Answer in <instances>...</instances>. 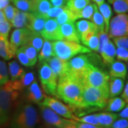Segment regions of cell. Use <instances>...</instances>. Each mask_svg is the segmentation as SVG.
<instances>
[{"mask_svg": "<svg viewBox=\"0 0 128 128\" xmlns=\"http://www.w3.org/2000/svg\"><path fill=\"white\" fill-rule=\"evenodd\" d=\"M83 86L81 80L68 73L58 78L57 96L70 108L80 109L82 108Z\"/></svg>", "mask_w": 128, "mask_h": 128, "instance_id": "cell-1", "label": "cell"}, {"mask_svg": "<svg viewBox=\"0 0 128 128\" xmlns=\"http://www.w3.org/2000/svg\"><path fill=\"white\" fill-rule=\"evenodd\" d=\"M38 114L30 103H22L15 110L12 120V128H36Z\"/></svg>", "mask_w": 128, "mask_h": 128, "instance_id": "cell-2", "label": "cell"}, {"mask_svg": "<svg viewBox=\"0 0 128 128\" xmlns=\"http://www.w3.org/2000/svg\"><path fill=\"white\" fill-rule=\"evenodd\" d=\"M54 56L61 59H71L76 56L80 54H89L91 50L74 41L57 40L52 42Z\"/></svg>", "mask_w": 128, "mask_h": 128, "instance_id": "cell-3", "label": "cell"}, {"mask_svg": "<svg viewBox=\"0 0 128 128\" xmlns=\"http://www.w3.org/2000/svg\"><path fill=\"white\" fill-rule=\"evenodd\" d=\"M18 96L19 91L15 90L12 87L10 80L0 86V125L8 121L12 108Z\"/></svg>", "mask_w": 128, "mask_h": 128, "instance_id": "cell-4", "label": "cell"}, {"mask_svg": "<svg viewBox=\"0 0 128 128\" xmlns=\"http://www.w3.org/2000/svg\"><path fill=\"white\" fill-rule=\"evenodd\" d=\"M82 108H105L109 98L108 90L83 85Z\"/></svg>", "mask_w": 128, "mask_h": 128, "instance_id": "cell-5", "label": "cell"}, {"mask_svg": "<svg viewBox=\"0 0 128 128\" xmlns=\"http://www.w3.org/2000/svg\"><path fill=\"white\" fill-rule=\"evenodd\" d=\"M110 76L106 71L91 65L83 75L81 81L85 86L98 88L108 90Z\"/></svg>", "mask_w": 128, "mask_h": 128, "instance_id": "cell-6", "label": "cell"}, {"mask_svg": "<svg viewBox=\"0 0 128 128\" xmlns=\"http://www.w3.org/2000/svg\"><path fill=\"white\" fill-rule=\"evenodd\" d=\"M39 78L41 86L46 94L57 97V76L53 72L47 62L41 63L39 68Z\"/></svg>", "mask_w": 128, "mask_h": 128, "instance_id": "cell-7", "label": "cell"}, {"mask_svg": "<svg viewBox=\"0 0 128 128\" xmlns=\"http://www.w3.org/2000/svg\"><path fill=\"white\" fill-rule=\"evenodd\" d=\"M41 105L42 118L47 124L54 128H75L77 121L67 119L56 114L46 106Z\"/></svg>", "mask_w": 128, "mask_h": 128, "instance_id": "cell-8", "label": "cell"}, {"mask_svg": "<svg viewBox=\"0 0 128 128\" xmlns=\"http://www.w3.org/2000/svg\"><path fill=\"white\" fill-rule=\"evenodd\" d=\"M40 105L50 108L56 114L65 118L74 120L76 118V115L73 113V110L70 106L64 104L63 102L56 99L54 97L45 96Z\"/></svg>", "mask_w": 128, "mask_h": 128, "instance_id": "cell-9", "label": "cell"}, {"mask_svg": "<svg viewBox=\"0 0 128 128\" xmlns=\"http://www.w3.org/2000/svg\"><path fill=\"white\" fill-rule=\"evenodd\" d=\"M68 61L69 74L81 80L83 75L90 68L92 63L90 60L88 55H77L74 56Z\"/></svg>", "mask_w": 128, "mask_h": 128, "instance_id": "cell-10", "label": "cell"}, {"mask_svg": "<svg viewBox=\"0 0 128 128\" xmlns=\"http://www.w3.org/2000/svg\"><path fill=\"white\" fill-rule=\"evenodd\" d=\"M109 37L122 36L128 35V16L127 14H120L110 19L109 24Z\"/></svg>", "mask_w": 128, "mask_h": 128, "instance_id": "cell-11", "label": "cell"}, {"mask_svg": "<svg viewBox=\"0 0 128 128\" xmlns=\"http://www.w3.org/2000/svg\"><path fill=\"white\" fill-rule=\"evenodd\" d=\"M41 36L44 39L49 41L60 40L59 34V24L55 18H48L44 24Z\"/></svg>", "mask_w": 128, "mask_h": 128, "instance_id": "cell-12", "label": "cell"}, {"mask_svg": "<svg viewBox=\"0 0 128 128\" xmlns=\"http://www.w3.org/2000/svg\"><path fill=\"white\" fill-rule=\"evenodd\" d=\"M47 64L50 66L57 78L62 77L69 72L68 61L61 59L56 56H53L48 60Z\"/></svg>", "mask_w": 128, "mask_h": 128, "instance_id": "cell-13", "label": "cell"}, {"mask_svg": "<svg viewBox=\"0 0 128 128\" xmlns=\"http://www.w3.org/2000/svg\"><path fill=\"white\" fill-rule=\"evenodd\" d=\"M59 34L60 40L77 43H80V41L74 23H66L59 25Z\"/></svg>", "mask_w": 128, "mask_h": 128, "instance_id": "cell-14", "label": "cell"}, {"mask_svg": "<svg viewBox=\"0 0 128 128\" xmlns=\"http://www.w3.org/2000/svg\"><path fill=\"white\" fill-rule=\"evenodd\" d=\"M30 30L26 27L16 28L12 32L10 37V44L15 50L26 44Z\"/></svg>", "mask_w": 128, "mask_h": 128, "instance_id": "cell-15", "label": "cell"}, {"mask_svg": "<svg viewBox=\"0 0 128 128\" xmlns=\"http://www.w3.org/2000/svg\"><path fill=\"white\" fill-rule=\"evenodd\" d=\"M44 95L36 80H34L28 86L26 91V99L28 102L34 104L40 105L44 100Z\"/></svg>", "mask_w": 128, "mask_h": 128, "instance_id": "cell-16", "label": "cell"}, {"mask_svg": "<svg viewBox=\"0 0 128 128\" xmlns=\"http://www.w3.org/2000/svg\"><path fill=\"white\" fill-rule=\"evenodd\" d=\"M46 20L47 18L44 17L43 16L37 15L30 12L26 28L32 32L41 34Z\"/></svg>", "mask_w": 128, "mask_h": 128, "instance_id": "cell-17", "label": "cell"}, {"mask_svg": "<svg viewBox=\"0 0 128 128\" xmlns=\"http://www.w3.org/2000/svg\"><path fill=\"white\" fill-rule=\"evenodd\" d=\"M35 80L34 73L33 72H26L21 76V78L18 80H10L12 87L14 88L15 90L21 91L24 88L28 87L34 80Z\"/></svg>", "mask_w": 128, "mask_h": 128, "instance_id": "cell-18", "label": "cell"}, {"mask_svg": "<svg viewBox=\"0 0 128 128\" xmlns=\"http://www.w3.org/2000/svg\"><path fill=\"white\" fill-rule=\"evenodd\" d=\"M75 26L77 30L78 35L80 38H82L86 34L90 33V32H99L98 30V28L92 23V22L88 21L86 19H82L76 22L75 24Z\"/></svg>", "mask_w": 128, "mask_h": 128, "instance_id": "cell-19", "label": "cell"}, {"mask_svg": "<svg viewBox=\"0 0 128 128\" xmlns=\"http://www.w3.org/2000/svg\"><path fill=\"white\" fill-rule=\"evenodd\" d=\"M16 56V50L11 45L8 38L0 36V57L4 60H10Z\"/></svg>", "mask_w": 128, "mask_h": 128, "instance_id": "cell-20", "label": "cell"}, {"mask_svg": "<svg viewBox=\"0 0 128 128\" xmlns=\"http://www.w3.org/2000/svg\"><path fill=\"white\" fill-rule=\"evenodd\" d=\"M115 50L116 48L114 44L112 43V41H109L100 53L104 64L110 66L114 62L115 58Z\"/></svg>", "mask_w": 128, "mask_h": 128, "instance_id": "cell-21", "label": "cell"}, {"mask_svg": "<svg viewBox=\"0 0 128 128\" xmlns=\"http://www.w3.org/2000/svg\"><path fill=\"white\" fill-rule=\"evenodd\" d=\"M124 86V79L120 78L110 77L108 82V92L109 98L116 97L119 96L123 90Z\"/></svg>", "mask_w": 128, "mask_h": 128, "instance_id": "cell-22", "label": "cell"}, {"mask_svg": "<svg viewBox=\"0 0 128 128\" xmlns=\"http://www.w3.org/2000/svg\"><path fill=\"white\" fill-rule=\"evenodd\" d=\"M127 66L124 63L120 60L114 61L110 65L109 76L110 77L120 78L124 79L127 76Z\"/></svg>", "mask_w": 128, "mask_h": 128, "instance_id": "cell-23", "label": "cell"}, {"mask_svg": "<svg viewBox=\"0 0 128 128\" xmlns=\"http://www.w3.org/2000/svg\"><path fill=\"white\" fill-rule=\"evenodd\" d=\"M52 7L48 0H32V13L44 16Z\"/></svg>", "mask_w": 128, "mask_h": 128, "instance_id": "cell-24", "label": "cell"}, {"mask_svg": "<svg viewBox=\"0 0 128 128\" xmlns=\"http://www.w3.org/2000/svg\"><path fill=\"white\" fill-rule=\"evenodd\" d=\"M97 119L101 127L104 128H110L114 120L118 118V114L112 112H103L96 113Z\"/></svg>", "mask_w": 128, "mask_h": 128, "instance_id": "cell-25", "label": "cell"}, {"mask_svg": "<svg viewBox=\"0 0 128 128\" xmlns=\"http://www.w3.org/2000/svg\"><path fill=\"white\" fill-rule=\"evenodd\" d=\"M29 14L30 12H23L18 9L14 15V18L10 22L12 26L16 28L26 27L29 18Z\"/></svg>", "mask_w": 128, "mask_h": 128, "instance_id": "cell-26", "label": "cell"}, {"mask_svg": "<svg viewBox=\"0 0 128 128\" xmlns=\"http://www.w3.org/2000/svg\"><path fill=\"white\" fill-rule=\"evenodd\" d=\"M98 32H90L86 34L82 38H80V41L82 44L88 48L90 50H95L98 52L99 47V39H98Z\"/></svg>", "mask_w": 128, "mask_h": 128, "instance_id": "cell-27", "label": "cell"}, {"mask_svg": "<svg viewBox=\"0 0 128 128\" xmlns=\"http://www.w3.org/2000/svg\"><path fill=\"white\" fill-rule=\"evenodd\" d=\"M38 53L39 54L38 55V60H39V63L47 62L50 58L54 56L52 42L49 40L45 39L44 41V44L41 47V50Z\"/></svg>", "mask_w": 128, "mask_h": 128, "instance_id": "cell-28", "label": "cell"}, {"mask_svg": "<svg viewBox=\"0 0 128 128\" xmlns=\"http://www.w3.org/2000/svg\"><path fill=\"white\" fill-rule=\"evenodd\" d=\"M128 105V103L125 102V101L123 99H122L120 97H112L110 98L106 105V110L108 112H120L122 109Z\"/></svg>", "mask_w": 128, "mask_h": 128, "instance_id": "cell-29", "label": "cell"}, {"mask_svg": "<svg viewBox=\"0 0 128 128\" xmlns=\"http://www.w3.org/2000/svg\"><path fill=\"white\" fill-rule=\"evenodd\" d=\"M44 41V38L41 36L40 34L30 31L29 34L28 36L26 42V44L35 48L37 52L38 53L41 50V47L43 46Z\"/></svg>", "mask_w": 128, "mask_h": 128, "instance_id": "cell-30", "label": "cell"}, {"mask_svg": "<svg viewBox=\"0 0 128 128\" xmlns=\"http://www.w3.org/2000/svg\"><path fill=\"white\" fill-rule=\"evenodd\" d=\"M98 10L100 12V13L102 15L103 20H104V23H105V32L106 33L108 32L109 29V24H110V19L112 18V9L111 8L110 5L107 3H102V4L98 6Z\"/></svg>", "mask_w": 128, "mask_h": 128, "instance_id": "cell-31", "label": "cell"}, {"mask_svg": "<svg viewBox=\"0 0 128 128\" xmlns=\"http://www.w3.org/2000/svg\"><path fill=\"white\" fill-rule=\"evenodd\" d=\"M8 71L11 80H18L25 73V70L16 60H12L8 64Z\"/></svg>", "mask_w": 128, "mask_h": 128, "instance_id": "cell-32", "label": "cell"}, {"mask_svg": "<svg viewBox=\"0 0 128 128\" xmlns=\"http://www.w3.org/2000/svg\"><path fill=\"white\" fill-rule=\"evenodd\" d=\"M55 19L56 20L57 23L59 25H61V24L66 23H74L78 18L76 17L75 13H73V12L69 10L65 6L63 12L60 14L59 16H58L56 18H55Z\"/></svg>", "mask_w": 128, "mask_h": 128, "instance_id": "cell-33", "label": "cell"}, {"mask_svg": "<svg viewBox=\"0 0 128 128\" xmlns=\"http://www.w3.org/2000/svg\"><path fill=\"white\" fill-rule=\"evenodd\" d=\"M90 3V0H68L66 1V6L73 13H77Z\"/></svg>", "mask_w": 128, "mask_h": 128, "instance_id": "cell-34", "label": "cell"}, {"mask_svg": "<svg viewBox=\"0 0 128 128\" xmlns=\"http://www.w3.org/2000/svg\"><path fill=\"white\" fill-rule=\"evenodd\" d=\"M98 8V6L93 4H89L86 6L83 9L80 10L77 13H75L77 18H86V19H91L92 15L94 14L96 9Z\"/></svg>", "mask_w": 128, "mask_h": 128, "instance_id": "cell-35", "label": "cell"}, {"mask_svg": "<svg viewBox=\"0 0 128 128\" xmlns=\"http://www.w3.org/2000/svg\"><path fill=\"white\" fill-rule=\"evenodd\" d=\"M19 48L22 50H23L24 53L27 56V58L30 60L33 66L36 64L37 60H38V52L35 48L26 44L19 47Z\"/></svg>", "mask_w": 128, "mask_h": 128, "instance_id": "cell-36", "label": "cell"}, {"mask_svg": "<svg viewBox=\"0 0 128 128\" xmlns=\"http://www.w3.org/2000/svg\"><path fill=\"white\" fill-rule=\"evenodd\" d=\"M112 7L117 14H126L128 11V0H114Z\"/></svg>", "mask_w": 128, "mask_h": 128, "instance_id": "cell-37", "label": "cell"}, {"mask_svg": "<svg viewBox=\"0 0 128 128\" xmlns=\"http://www.w3.org/2000/svg\"><path fill=\"white\" fill-rule=\"evenodd\" d=\"M92 22L96 26V27L98 28V32H103L105 31V23H104V20L102 16V15L100 13L98 8H97L94 12V14L92 15L91 18Z\"/></svg>", "mask_w": 128, "mask_h": 128, "instance_id": "cell-38", "label": "cell"}, {"mask_svg": "<svg viewBox=\"0 0 128 128\" xmlns=\"http://www.w3.org/2000/svg\"><path fill=\"white\" fill-rule=\"evenodd\" d=\"M18 10L32 12V0H11Z\"/></svg>", "mask_w": 128, "mask_h": 128, "instance_id": "cell-39", "label": "cell"}, {"mask_svg": "<svg viewBox=\"0 0 128 128\" xmlns=\"http://www.w3.org/2000/svg\"><path fill=\"white\" fill-rule=\"evenodd\" d=\"M74 120H76L77 122H80L90 124H94V125H97V126H100L99 124L98 121L96 113L95 114H87V115H84V116L80 117V118L76 116Z\"/></svg>", "mask_w": 128, "mask_h": 128, "instance_id": "cell-40", "label": "cell"}, {"mask_svg": "<svg viewBox=\"0 0 128 128\" xmlns=\"http://www.w3.org/2000/svg\"><path fill=\"white\" fill-rule=\"evenodd\" d=\"M9 80V75L6 64L0 60V86H3Z\"/></svg>", "mask_w": 128, "mask_h": 128, "instance_id": "cell-41", "label": "cell"}, {"mask_svg": "<svg viewBox=\"0 0 128 128\" xmlns=\"http://www.w3.org/2000/svg\"><path fill=\"white\" fill-rule=\"evenodd\" d=\"M16 56L18 58L19 63L22 66H25V67H27V68L33 66L32 64H31V62H30V60L27 58V56L24 53L23 50H21L19 48L16 50Z\"/></svg>", "mask_w": 128, "mask_h": 128, "instance_id": "cell-42", "label": "cell"}, {"mask_svg": "<svg viewBox=\"0 0 128 128\" xmlns=\"http://www.w3.org/2000/svg\"><path fill=\"white\" fill-rule=\"evenodd\" d=\"M98 39H99V47H98V53H100L102 49L104 48V46L109 42L110 37L108 36V33L105 31L103 32H99L98 34Z\"/></svg>", "mask_w": 128, "mask_h": 128, "instance_id": "cell-43", "label": "cell"}, {"mask_svg": "<svg viewBox=\"0 0 128 128\" xmlns=\"http://www.w3.org/2000/svg\"><path fill=\"white\" fill-rule=\"evenodd\" d=\"M11 28H12V24L6 19L0 22V36H3L8 38Z\"/></svg>", "mask_w": 128, "mask_h": 128, "instance_id": "cell-44", "label": "cell"}, {"mask_svg": "<svg viewBox=\"0 0 128 128\" xmlns=\"http://www.w3.org/2000/svg\"><path fill=\"white\" fill-rule=\"evenodd\" d=\"M65 6H62V7H54L52 6L46 13L44 17H45L46 18H56L58 16H59L60 14L63 12V11L64 10Z\"/></svg>", "mask_w": 128, "mask_h": 128, "instance_id": "cell-45", "label": "cell"}, {"mask_svg": "<svg viewBox=\"0 0 128 128\" xmlns=\"http://www.w3.org/2000/svg\"><path fill=\"white\" fill-rule=\"evenodd\" d=\"M2 10H3L4 14L6 19L10 22L12 20V18H14V15L16 14V12H17L18 9L16 8L14 6H12V5L9 4Z\"/></svg>", "mask_w": 128, "mask_h": 128, "instance_id": "cell-46", "label": "cell"}, {"mask_svg": "<svg viewBox=\"0 0 128 128\" xmlns=\"http://www.w3.org/2000/svg\"><path fill=\"white\" fill-rule=\"evenodd\" d=\"M115 56L118 60L128 62V50L127 48L118 47L115 50Z\"/></svg>", "mask_w": 128, "mask_h": 128, "instance_id": "cell-47", "label": "cell"}, {"mask_svg": "<svg viewBox=\"0 0 128 128\" xmlns=\"http://www.w3.org/2000/svg\"><path fill=\"white\" fill-rule=\"evenodd\" d=\"M114 41V44L118 47H121V48H128V36H122L114 37L112 38Z\"/></svg>", "mask_w": 128, "mask_h": 128, "instance_id": "cell-48", "label": "cell"}, {"mask_svg": "<svg viewBox=\"0 0 128 128\" xmlns=\"http://www.w3.org/2000/svg\"><path fill=\"white\" fill-rule=\"evenodd\" d=\"M110 128H128V119H117L111 124Z\"/></svg>", "mask_w": 128, "mask_h": 128, "instance_id": "cell-49", "label": "cell"}, {"mask_svg": "<svg viewBox=\"0 0 128 128\" xmlns=\"http://www.w3.org/2000/svg\"><path fill=\"white\" fill-rule=\"evenodd\" d=\"M104 128L100 126H97L94 124H90L83 123V122H77L76 124V128Z\"/></svg>", "mask_w": 128, "mask_h": 128, "instance_id": "cell-50", "label": "cell"}, {"mask_svg": "<svg viewBox=\"0 0 128 128\" xmlns=\"http://www.w3.org/2000/svg\"><path fill=\"white\" fill-rule=\"evenodd\" d=\"M52 5V6L54 7H62L66 6V0H48Z\"/></svg>", "mask_w": 128, "mask_h": 128, "instance_id": "cell-51", "label": "cell"}, {"mask_svg": "<svg viewBox=\"0 0 128 128\" xmlns=\"http://www.w3.org/2000/svg\"><path fill=\"white\" fill-rule=\"evenodd\" d=\"M121 98L123 99L125 101L126 103H128V82H126L125 86H124L123 90L121 92Z\"/></svg>", "mask_w": 128, "mask_h": 128, "instance_id": "cell-52", "label": "cell"}, {"mask_svg": "<svg viewBox=\"0 0 128 128\" xmlns=\"http://www.w3.org/2000/svg\"><path fill=\"white\" fill-rule=\"evenodd\" d=\"M118 116L120 118H123V119H128V106H126L123 109L120 111V112L118 114Z\"/></svg>", "mask_w": 128, "mask_h": 128, "instance_id": "cell-53", "label": "cell"}, {"mask_svg": "<svg viewBox=\"0 0 128 128\" xmlns=\"http://www.w3.org/2000/svg\"><path fill=\"white\" fill-rule=\"evenodd\" d=\"M11 0H0V9H4L9 4Z\"/></svg>", "mask_w": 128, "mask_h": 128, "instance_id": "cell-54", "label": "cell"}, {"mask_svg": "<svg viewBox=\"0 0 128 128\" xmlns=\"http://www.w3.org/2000/svg\"><path fill=\"white\" fill-rule=\"evenodd\" d=\"M4 20H6V17H5L4 14L3 12V10L0 9V22H2Z\"/></svg>", "mask_w": 128, "mask_h": 128, "instance_id": "cell-55", "label": "cell"}, {"mask_svg": "<svg viewBox=\"0 0 128 128\" xmlns=\"http://www.w3.org/2000/svg\"><path fill=\"white\" fill-rule=\"evenodd\" d=\"M92 2H94V3L98 6L102 4V3H104L105 2V0H92Z\"/></svg>", "mask_w": 128, "mask_h": 128, "instance_id": "cell-56", "label": "cell"}, {"mask_svg": "<svg viewBox=\"0 0 128 128\" xmlns=\"http://www.w3.org/2000/svg\"><path fill=\"white\" fill-rule=\"evenodd\" d=\"M114 1V0H108V2H109L110 4H112Z\"/></svg>", "mask_w": 128, "mask_h": 128, "instance_id": "cell-57", "label": "cell"}, {"mask_svg": "<svg viewBox=\"0 0 128 128\" xmlns=\"http://www.w3.org/2000/svg\"></svg>", "mask_w": 128, "mask_h": 128, "instance_id": "cell-58", "label": "cell"}, {"mask_svg": "<svg viewBox=\"0 0 128 128\" xmlns=\"http://www.w3.org/2000/svg\"><path fill=\"white\" fill-rule=\"evenodd\" d=\"M66 1H68V0H66Z\"/></svg>", "mask_w": 128, "mask_h": 128, "instance_id": "cell-59", "label": "cell"}]
</instances>
